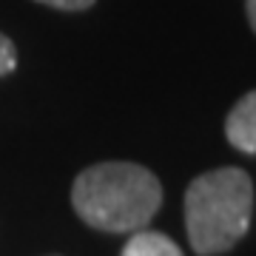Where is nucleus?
Returning a JSON list of instances; mask_svg holds the SVG:
<instances>
[{
  "instance_id": "nucleus-1",
  "label": "nucleus",
  "mask_w": 256,
  "mask_h": 256,
  "mask_svg": "<svg viewBox=\"0 0 256 256\" xmlns=\"http://www.w3.org/2000/svg\"><path fill=\"white\" fill-rule=\"evenodd\" d=\"M72 205L86 225L106 234L142 230L162 205V185L137 162H100L80 171Z\"/></svg>"
},
{
  "instance_id": "nucleus-2",
  "label": "nucleus",
  "mask_w": 256,
  "mask_h": 256,
  "mask_svg": "<svg viewBox=\"0 0 256 256\" xmlns=\"http://www.w3.org/2000/svg\"><path fill=\"white\" fill-rule=\"evenodd\" d=\"M254 210V182L242 168H216L185 191L188 242L200 256L225 254L245 236Z\"/></svg>"
},
{
  "instance_id": "nucleus-3",
  "label": "nucleus",
  "mask_w": 256,
  "mask_h": 256,
  "mask_svg": "<svg viewBox=\"0 0 256 256\" xmlns=\"http://www.w3.org/2000/svg\"><path fill=\"white\" fill-rule=\"evenodd\" d=\"M225 137L242 154H256V92L245 94L225 117Z\"/></svg>"
},
{
  "instance_id": "nucleus-4",
  "label": "nucleus",
  "mask_w": 256,
  "mask_h": 256,
  "mask_svg": "<svg viewBox=\"0 0 256 256\" xmlns=\"http://www.w3.org/2000/svg\"><path fill=\"white\" fill-rule=\"evenodd\" d=\"M120 256H182L171 236H165L160 230H134V236L126 242Z\"/></svg>"
},
{
  "instance_id": "nucleus-5",
  "label": "nucleus",
  "mask_w": 256,
  "mask_h": 256,
  "mask_svg": "<svg viewBox=\"0 0 256 256\" xmlns=\"http://www.w3.org/2000/svg\"><path fill=\"white\" fill-rule=\"evenodd\" d=\"M14 66H18V48L6 34H0V77L14 72Z\"/></svg>"
},
{
  "instance_id": "nucleus-6",
  "label": "nucleus",
  "mask_w": 256,
  "mask_h": 256,
  "mask_svg": "<svg viewBox=\"0 0 256 256\" xmlns=\"http://www.w3.org/2000/svg\"><path fill=\"white\" fill-rule=\"evenodd\" d=\"M37 3H46V6H54V9H63V12H82L94 6V0H37Z\"/></svg>"
},
{
  "instance_id": "nucleus-7",
  "label": "nucleus",
  "mask_w": 256,
  "mask_h": 256,
  "mask_svg": "<svg viewBox=\"0 0 256 256\" xmlns=\"http://www.w3.org/2000/svg\"><path fill=\"white\" fill-rule=\"evenodd\" d=\"M245 9H248V23L256 32V0H245Z\"/></svg>"
}]
</instances>
